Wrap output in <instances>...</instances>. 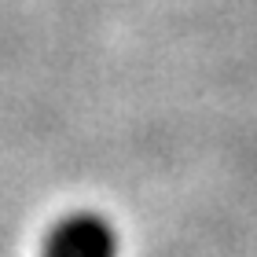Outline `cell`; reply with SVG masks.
<instances>
[{
    "label": "cell",
    "mask_w": 257,
    "mask_h": 257,
    "mask_svg": "<svg viewBox=\"0 0 257 257\" xmlns=\"http://www.w3.org/2000/svg\"><path fill=\"white\" fill-rule=\"evenodd\" d=\"M118 231L103 213H70L44 235V257H118Z\"/></svg>",
    "instance_id": "1"
}]
</instances>
